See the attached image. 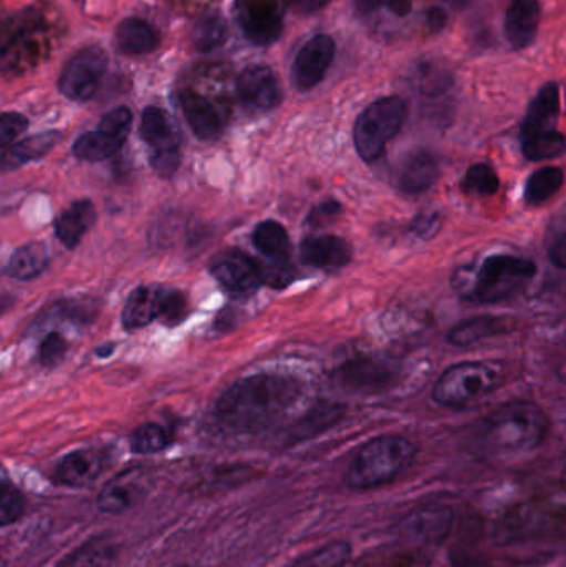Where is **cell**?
Listing matches in <instances>:
<instances>
[{
	"mask_svg": "<svg viewBox=\"0 0 566 567\" xmlns=\"http://www.w3.org/2000/svg\"><path fill=\"white\" fill-rule=\"evenodd\" d=\"M301 261L311 268L336 271L352 261V248L339 236H316L302 243Z\"/></svg>",
	"mask_w": 566,
	"mask_h": 567,
	"instance_id": "18",
	"label": "cell"
},
{
	"mask_svg": "<svg viewBox=\"0 0 566 567\" xmlns=\"http://www.w3.org/2000/svg\"><path fill=\"white\" fill-rule=\"evenodd\" d=\"M115 549L106 539L95 538L70 553L56 567H112Z\"/></svg>",
	"mask_w": 566,
	"mask_h": 567,
	"instance_id": "33",
	"label": "cell"
},
{
	"mask_svg": "<svg viewBox=\"0 0 566 567\" xmlns=\"http://www.w3.org/2000/svg\"><path fill=\"white\" fill-rule=\"evenodd\" d=\"M548 426L550 422L541 406L532 402H508L482 420L478 442L491 455H521L544 442Z\"/></svg>",
	"mask_w": 566,
	"mask_h": 567,
	"instance_id": "2",
	"label": "cell"
},
{
	"mask_svg": "<svg viewBox=\"0 0 566 567\" xmlns=\"http://www.w3.org/2000/svg\"><path fill=\"white\" fill-rule=\"evenodd\" d=\"M66 353V342L59 332H50L39 347V362L43 367H56Z\"/></svg>",
	"mask_w": 566,
	"mask_h": 567,
	"instance_id": "41",
	"label": "cell"
},
{
	"mask_svg": "<svg viewBox=\"0 0 566 567\" xmlns=\"http://www.w3.org/2000/svg\"><path fill=\"white\" fill-rule=\"evenodd\" d=\"M133 115L126 106L110 110L95 132L85 133L73 143V155L83 162H102L115 155L128 138Z\"/></svg>",
	"mask_w": 566,
	"mask_h": 567,
	"instance_id": "8",
	"label": "cell"
},
{
	"mask_svg": "<svg viewBox=\"0 0 566 567\" xmlns=\"http://www.w3.org/2000/svg\"><path fill=\"white\" fill-rule=\"evenodd\" d=\"M289 9L296 10L298 13H315L325 9L331 0H285Z\"/></svg>",
	"mask_w": 566,
	"mask_h": 567,
	"instance_id": "47",
	"label": "cell"
},
{
	"mask_svg": "<svg viewBox=\"0 0 566 567\" xmlns=\"http://www.w3.org/2000/svg\"><path fill=\"white\" fill-rule=\"evenodd\" d=\"M344 406L338 405V403H321L312 409L305 419L296 423L295 429L291 430L292 442L312 439V436L326 432L344 416Z\"/></svg>",
	"mask_w": 566,
	"mask_h": 567,
	"instance_id": "28",
	"label": "cell"
},
{
	"mask_svg": "<svg viewBox=\"0 0 566 567\" xmlns=\"http://www.w3.org/2000/svg\"><path fill=\"white\" fill-rule=\"evenodd\" d=\"M228 25L222 13L208 12L196 20L193 27L192 42L196 52L208 53L225 43Z\"/></svg>",
	"mask_w": 566,
	"mask_h": 567,
	"instance_id": "32",
	"label": "cell"
},
{
	"mask_svg": "<svg viewBox=\"0 0 566 567\" xmlns=\"http://www.w3.org/2000/svg\"><path fill=\"white\" fill-rule=\"evenodd\" d=\"M445 2H449V3H451V6H454V7H462V6H465V3L469 2V0H445Z\"/></svg>",
	"mask_w": 566,
	"mask_h": 567,
	"instance_id": "50",
	"label": "cell"
},
{
	"mask_svg": "<svg viewBox=\"0 0 566 567\" xmlns=\"http://www.w3.org/2000/svg\"><path fill=\"white\" fill-rule=\"evenodd\" d=\"M169 443H172V435L168 430L156 423H145L133 433L132 452L138 455H152V453L163 452Z\"/></svg>",
	"mask_w": 566,
	"mask_h": 567,
	"instance_id": "36",
	"label": "cell"
},
{
	"mask_svg": "<svg viewBox=\"0 0 566 567\" xmlns=\"http://www.w3.org/2000/svg\"><path fill=\"white\" fill-rule=\"evenodd\" d=\"M541 2L538 0H511L505 17V37L515 50L527 49L538 32Z\"/></svg>",
	"mask_w": 566,
	"mask_h": 567,
	"instance_id": "19",
	"label": "cell"
},
{
	"mask_svg": "<svg viewBox=\"0 0 566 567\" xmlns=\"http://www.w3.org/2000/svg\"><path fill=\"white\" fill-rule=\"evenodd\" d=\"M106 462L109 456L103 450H76L60 460L53 472V480L56 485L66 486V488H83L92 485L102 475Z\"/></svg>",
	"mask_w": 566,
	"mask_h": 567,
	"instance_id": "15",
	"label": "cell"
},
{
	"mask_svg": "<svg viewBox=\"0 0 566 567\" xmlns=\"http://www.w3.org/2000/svg\"><path fill=\"white\" fill-rule=\"evenodd\" d=\"M140 495H142V488L136 485L133 476L123 475L113 480L100 492L96 505L103 513H122L135 505Z\"/></svg>",
	"mask_w": 566,
	"mask_h": 567,
	"instance_id": "30",
	"label": "cell"
},
{
	"mask_svg": "<svg viewBox=\"0 0 566 567\" xmlns=\"http://www.w3.org/2000/svg\"><path fill=\"white\" fill-rule=\"evenodd\" d=\"M425 19H428L429 29H431L432 32H439V30L447 25L449 13L445 12V9H442V7H432V9H429L428 13H425Z\"/></svg>",
	"mask_w": 566,
	"mask_h": 567,
	"instance_id": "48",
	"label": "cell"
},
{
	"mask_svg": "<svg viewBox=\"0 0 566 567\" xmlns=\"http://www.w3.org/2000/svg\"><path fill=\"white\" fill-rule=\"evenodd\" d=\"M332 379L348 392H381L398 379V369L385 360L361 357L339 367Z\"/></svg>",
	"mask_w": 566,
	"mask_h": 567,
	"instance_id": "12",
	"label": "cell"
},
{
	"mask_svg": "<svg viewBox=\"0 0 566 567\" xmlns=\"http://www.w3.org/2000/svg\"><path fill=\"white\" fill-rule=\"evenodd\" d=\"M459 276V293L477 303H497L524 292L534 281L538 268L534 261L521 256L492 255L478 268Z\"/></svg>",
	"mask_w": 566,
	"mask_h": 567,
	"instance_id": "3",
	"label": "cell"
},
{
	"mask_svg": "<svg viewBox=\"0 0 566 567\" xmlns=\"http://www.w3.org/2000/svg\"><path fill=\"white\" fill-rule=\"evenodd\" d=\"M454 516L444 506H432L414 513L411 518L402 523V533L412 542L439 543L449 535Z\"/></svg>",
	"mask_w": 566,
	"mask_h": 567,
	"instance_id": "21",
	"label": "cell"
},
{
	"mask_svg": "<svg viewBox=\"0 0 566 567\" xmlns=\"http://www.w3.org/2000/svg\"><path fill=\"white\" fill-rule=\"evenodd\" d=\"M560 86L558 83L548 82L538 90L537 96L532 100L524 122H522L521 140L541 133L554 132L560 116Z\"/></svg>",
	"mask_w": 566,
	"mask_h": 567,
	"instance_id": "17",
	"label": "cell"
},
{
	"mask_svg": "<svg viewBox=\"0 0 566 567\" xmlns=\"http://www.w3.org/2000/svg\"><path fill=\"white\" fill-rule=\"evenodd\" d=\"M186 309H188V302L185 293L175 289H163L158 320H162L165 326H179L186 319Z\"/></svg>",
	"mask_w": 566,
	"mask_h": 567,
	"instance_id": "39",
	"label": "cell"
},
{
	"mask_svg": "<svg viewBox=\"0 0 566 567\" xmlns=\"http://www.w3.org/2000/svg\"><path fill=\"white\" fill-rule=\"evenodd\" d=\"M25 513V498L22 493L10 485L7 480L2 483V496H0V523L2 526L13 525Z\"/></svg>",
	"mask_w": 566,
	"mask_h": 567,
	"instance_id": "40",
	"label": "cell"
},
{
	"mask_svg": "<svg viewBox=\"0 0 566 567\" xmlns=\"http://www.w3.org/2000/svg\"><path fill=\"white\" fill-rule=\"evenodd\" d=\"M109 59L100 47H86L66 63L59 80L60 93L72 102H86L95 95L106 72Z\"/></svg>",
	"mask_w": 566,
	"mask_h": 567,
	"instance_id": "9",
	"label": "cell"
},
{
	"mask_svg": "<svg viewBox=\"0 0 566 567\" xmlns=\"http://www.w3.org/2000/svg\"><path fill=\"white\" fill-rule=\"evenodd\" d=\"M521 142L522 153L528 162H547V159L560 158L566 153V136L557 130L528 136Z\"/></svg>",
	"mask_w": 566,
	"mask_h": 567,
	"instance_id": "34",
	"label": "cell"
},
{
	"mask_svg": "<svg viewBox=\"0 0 566 567\" xmlns=\"http://www.w3.org/2000/svg\"><path fill=\"white\" fill-rule=\"evenodd\" d=\"M49 262L50 255L47 246L43 243H29L13 251L6 271L17 281H32L45 271Z\"/></svg>",
	"mask_w": 566,
	"mask_h": 567,
	"instance_id": "26",
	"label": "cell"
},
{
	"mask_svg": "<svg viewBox=\"0 0 566 567\" xmlns=\"http://www.w3.org/2000/svg\"><path fill=\"white\" fill-rule=\"evenodd\" d=\"M418 455L411 440L399 435L378 436L366 443L349 465L346 480L356 489L375 488L401 475Z\"/></svg>",
	"mask_w": 566,
	"mask_h": 567,
	"instance_id": "4",
	"label": "cell"
},
{
	"mask_svg": "<svg viewBox=\"0 0 566 567\" xmlns=\"http://www.w3.org/2000/svg\"><path fill=\"white\" fill-rule=\"evenodd\" d=\"M59 132H45L7 146L2 153L3 172H10V169L19 168V166L25 165V163L42 158L59 143Z\"/></svg>",
	"mask_w": 566,
	"mask_h": 567,
	"instance_id": "25",
	"label": "cell"
},
{
	"mask_svg": "<svg viewBox=\"0 0 566 567\" xmlns=\"http://www.w3.org/2000/svg\"><path fill=\"white\" fill-rule=\"evenodd\" d=\"M336 56V42L331 35L319 33L309 39L292 62V79L299 90H311L325 80Z\"/></svg>",
	"mask_w": 566,
	"mask_h": 567,
	"instance_id": "14",
	"label": "cell"
},
{
	"mask_svg": "<svg viewBox=\"0 0 566 567\" xmlns=\"http://www.w3.org/2000/svg\"><path fill=\"white\" fill-rule=\"evenodd\" d=\"M182 109L196 138L202 142H216L222 136V118L206 96L188 90L182 95Z\"/></svg>",
	"mask_w": 566,
	"mask_h": 567,
	"instance_id": "20",
	"label": "cell"
},
{
	"mask_svg": "<svg viewBox=\"0 0 566 567\" xmlns=\"http://www.w3.org/2000/svg\"><path fill=\"white\" fill-rule=\"evenodd\" d=\"M238 100L246 110L255 113L271 112L285 99L278 75L266 65H249L239 73L236 83Z\"/></svg>",
	"mask_w": 566,
	"mask_h": 567,
	"instance_id": "11",
	"label": "cell"
},
{
	"mask_svg": "<svg viewBox=\"0 0 566 567\" xmlns=\"http://www.w3.org/2000/svg\"><path fill=\"white\" fill-rule=\"evenodd\" d=\"M356 12L372 13L385 9L398 17H408L412 12L411 0H354Z\"/></svg>",
	"mask_w": 566,
	"mask_h": 567,
	"instance_id": "42",
	"label": "cell"
},
{
	"mask_svg": "<svg viewBox=\"0 0 566 567\" xmlns=\"http://www.w3.org/2000/svg\"><path fill=\"white\" fill-rule=\"evenodd\" d=\"M253 243L265 258H288L291 251L288 231L276 221H263L253 231Z\"/></svg>",
	"mask_w": 566,
	"mask_h": 567,
	"instance_id": "31",
	"label": "cell"
},
{
	"mask_svg": "<svg viewBox=\"0 0 566 567\" xmlns=\"http://www.w3.org/2000/svg\"><path fill=\"white\" fill-rule=\"evenodd\" d=\"M565 183L564 169L545 166L532 173L525 185L524 199L528 206H541L554 198Z\"/></svg>",
	"mask_w": 566,
	"mask_h": 567,
	"instance_id": "29",
	"label": "cell"
},
{
	"mask_svg": "<svg viewBox=\"0 0 566 567\" xmlns=\"http://www.w3.org/2000/svg\"><path fill=\"white\" fill-rule=\"evenodd\" d=\"M140 135L152 150L150 163L159 178H172L182 162V135L175 120L158 106H148L143 112Z\"/></svg>",
	"mask_w": 566,
	"mask_h": 567,
	"instance_id": "7",
	"label": "cell"
},
{
	"mask_svg": "<svg viewBox=\"0 0 566 567\" xmlns=\"http://www.w3.org/2000/svg\"><path fill=\"white\" fill-rule=\"evenodd\" d=\"M95 206L89 199L75 202L55 219V236L66 249L76 248L83 236L95 225Z\"/></svg>",
	"mask_w": 566,
	"mask_h": 567,
	"instance_id": "22",
	"label": "cell"
},
{
	"mask_svg": "<svg viewBox=\"0 0 566 567\" xmlns=\"http://www.w3.org/2000/svg\"><path fill=\"white\" fill-rule=\"evenodd\" d=\"M113 349H115V346H113V343H109V346L99 347V349H96V355L102 357V359H105V357L112 355Z\"/></svg>",
	"mask_w": 566,
	"mask_h": 567,
	"instance_id": "49",
	"label": "cell"
},
{
	"mask_svg": "<svg viewBox=\"0 0 566 567\" xmlns=\"http://www.w3.org/2000/svg\"><path fill=\"white\" fill-rule=\"evenodd\" d=\"M259 272H261L263 284L272 287V289H285L295 281L296 269L288 258H275L258 262Z\"/></svg>",
	"mask_w": 566,
	"mask_h": 567,
	"instance_id": "37",
	"label": "cell"
},
{
	"mask_svg": "<svg viewBox=\"0 0 566 567\" xmlns=\"http://www.w3.org/2000/svg\"><path fill=\"white\" fill-rule=\"evenodd\" d=\"M349 556L351 546L348 543H335L306 556L295 567H341L348 563Z\"/></svg>",
	"mask_w": 566,
	"mask_h": 567,
	"instance_id": "38",
	"label": "cell"
},
{
	"mask_svg": "<svg viewBox=\"0 0 566 567\" xmlns=\"http://www.w3.org/2000/svg\"><path fill=\"white\" fill-rule=\"evenodd\" d=\"M498 188H501V178L494 166L488 163H475L462 179V189L472 196L487 198V196L497 195Z\"/></svg>",
	"mask_w": 566,
	"mask_h": 567,
	"instance_id": "35",
	"label": "cell"
},
{
	"mask_svg": "<svg viewBox=\"0 0 566 567\" xmlns=\"http://www.w3.org/2000/svg\"><path fill=\"white\" fill-rule=\"evenodd\" d=\"M236 19L243 35L255 45H271L281 37L282 12L278 0H238Z\"/></svg>",
	"mask_w": 566,
	"mask_h": 567,
	"instance_id": "10",
	"label": "cell"
},
{
	"mask_svg": "<svg viewBox=\"0 0 566 567\" xmlns=\"http://www.w3.org/2000/svg\"><path fill=\"white\" fill-rule=\"evenodd\" d=\"M441 175V163L429 150H414L399 165L398 186L408 195H422L431 189Z\"/></svg>",
	"mask_w": 566,
	"mask_h": 567,
	"instance_id": "16",
	"label": "cell"
},
{
	"mask_svg": "<svg viewBox=\"0 0 566 567\" xmlns=\"http://www.w3.org/2000/svg\"><path fill=\"white\" fill-rule=\"evenodd\" d=\"M29 126V120L16 112H6L0 118V145L2 148L13 145L17 136L22 135Z\"/></svg>",
	"mask_w": 566,
	"mask_h": 567,
	"instance_id": "43",
	"label": "cell"
},
{
	"mask_svg": "<svg viewBox=\"0 0 566 567\" xmlns=\"http://www.w3.org/2000/svg\"><path fill=\"white\" fill-rule=\"evenodd\" d=\"M212 276L233 296H249L263 284L258 261L238 249H228L216 256Z\"/></svg>",
	"mask_w": 566,
	"mask_h": 567,
	"instance_id": "13",
	"label": "cell"
},
{
	"mask_svg": "<svg viewBox=\"0 0 566 567\" xmlns=\"http://www.w3.org/2000/svg\"><path fill=\"white\" fill-rule=\"evenodd\" d=\"M163 287L142 286L130 293L123 307L122 322L128 330L142 329L158 319Z\"/></svg>",
	"mask_w": 566,
	"mask_h": 567,
	"instance_id": "23",
	"label": "cell"
},
{
	"mask_svg": "<svg viewBox=\"0 0 566 567\" xmlns=\"http://www.w3.org/2000/svg\"><path fill=\"white\" fill-rule=\"evenodd\" d=\"M301 393V382L292 377H246L219 396L216 422L228 433L261 432L281 419Z\"/></svg>",
	"mask_w": 566,
	"mask_h": 567,
	"instance_id": "1",
	"label": "cell"
},
{
	"mask_svg": "<svg viewBox=\"0 0 566 567\" xmlns=\"http://www.w3.org/2000/svg\"><path fill=\"white\" fill-rule=\"evenodd\" d=\"M442 219L441 216L435 215V213H431V215H421L415 218V221L412 223V233H414L418 238L432 239L435 235H438L439 229H441Z\"/></svg>",
	"mask_w": 566,
	"mask_h": 567,
	"instance_id": "44",
	"label": "cell"
},
{
	"mask_svg": "<svg viewBox=\"0 0 566 567\" xmlns=\"http://www.w3.org/2000/svg\"><path fill=\"white\" fill-rule=\"evenodd\" d=\"M405 118L408 103L401 96H384L372 102L354 125L356 152L362 162H378L388 143L401 132Z\"/></svg>",
	"mask_w": 566,
	"mask_h": 567,
	"instance_id": "6",
	"label": "cell"
},
{
	"mask_svg": "<svg viewBox=\"0 0 566 567\" xmlns=\"http://www.w3.org/2000/svg\"><path fill=\"white\" fill-rule=\"evenodd\" d=\"M159 37L146 20L130 17L116 29V47L128 55H143L158 49Z\"/></svg>",
	"mask_w": 566,
	"mask_h": 567,
	"instance_id": "24",
	"label": "cell"
},
{
	"mask_svg": "<svg viewBox=\"0 0 566 567\" xmlns=\"http://www.w3.org/2000/svg\"><path fill=\"white\" fill-rule=\"evenodd\" d=\"M507 330V320L502 317L478 316L457 323L449 332L447 342L455 347H469L487 337L498 336Z\"/></svg>",
	"mask_w": 566,
	"mask_h": 567,
	"instance_id": "27",
	"label": "cell"
},
{
	"mask_svg": "<svg viewBox=\"0 0 566 567\" xmlns=\"http://www.w3.org/2000/svg\"><path fill=\"white\" fill-rule=\"evenodd\" d=\"M505 370L498 362H462L449 367L432 390V399L447 409H464L504 385Z\"/></svg>",
	"mask_w": 566,
	"mask_h": 567,
	"instance_id": "5",
	"label": "cell"
},
{
	"mask_svg": "<svg viewBox=\"0 0 566 567\" xmlns=\"http://www.w3.org/2000/svg\"><path fill=\"white\" fill-rule=\"evenodd\" d=\"M548 258H550L552 265L566 269V229L552 243L548 248Z\"/></svg>",
	"mask_w": 566,
	"mask_h": 567,
	"instance_id": "46",
	"label": "cell"
},
{
	"mask_svg": "<svg viewBox=\"0 0 566 567\" xmlns=\"http://www.w3.org/2000/svg\"><path fill=\"white\" fill-rule=\"evenodd\" d=\"M341 205H339L338 202L329 199V202L321 203V205H318L312 209L311 215L308 216V223L309 225L315 226V228H318V226H322L325 223L331 221L332 218H336V216L341 213Z\"/></svg>",
	"mask_w": 566,
	"mask_h": 567,
	"instance_id": "45",
	"label": "cell"
}]
</instances>
